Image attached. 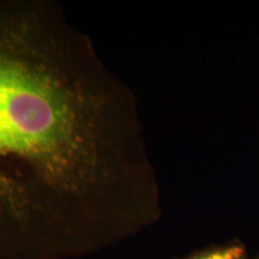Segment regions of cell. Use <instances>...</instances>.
Returning a JSON list of instances; mask_svg holds the SVG:
<instances>
[{
  "label": "cell",
  "mask_w": 259,
  "mask_h": 259,
  "mask_svg": "<svg viewBox=\"0 0 259 259\" xmlns=\"http://www.w3.org/2000/svg\"><path fill=\"white\" fill-rule=\"evenodd\" d=\"M161 215L137 100L47 0H0V259H72Z\"/></svg>",
  "instance_id": "obj_1"
},
{
  "label": "cell",
  "mask_w": 259,
  "mask_h": 259,
  "mask_svg": "<svg viewBox=\"0 0 259 259\" xmlns=\"http://www.w3.org/2000/svg\"><path fill=\"white\" fill-rule=\"evenodd\" d=\"M178 259H248L246 247L240 242L210 246Z\"/></svg>",
  "instance_id": "obj_2"
},
{
  "label": "cell",
  "mask_w": 259,
  "mask_h": 259,
  "mask_svg": "<svg viewBox=\"0 0 259 259\" xmlns=\"http://www.w3.org/2000/svg\"><path fill=\"white\" fill-rule=\"evenodd\" d=\"M255 259H259V257H258V258H255Z\"/></svg>",
  "instance_id": "obj_3"
}]
</instances>
